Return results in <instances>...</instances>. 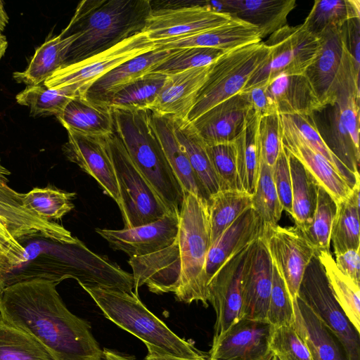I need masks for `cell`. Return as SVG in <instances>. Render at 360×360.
I'll return each instance as SVG.
<instances>
[{
  "label": "cell",
  "instance_id": "cell-1",
  "mask_svg": "<svg viewBox=\"0 0 360 360\" xmlns=\"http://www.w3.org/2000/svg\"><path fill=\"white\" fill-rule=\"evenodd\" d=\"M36 277L0 286V315L34 337L55 360H101L90 323L72 314L56 286Z\"/></svg>",
  "mask_w": 360,
  "mask_h": 360
},
{
  "label": "cell",
  "instance_id": "cell-2",
  "mask_svg": "<svg viewBox=\"0 0 360 360\" xmlns=\"http://www.w3.org/2000/svg\"><path fill=\"white\" fill-rule=\"evenodd\" d=\"M152 10L148 0H84L64 36L76 35L66 55L67 66L106 51L143 32Z\"/></svg>",
  "mask_w": 360,
  "mask_h": 360
},
{
  "label": "cell",
  "instance_id": "cell-3",
  "mask_svg": "<svg viewBox=\"0 0 360 360\" xmlns=\"http://www.w3.org/2000/svg\"><path fill=\"white\" fill-rule=\"evenodd\" d=\"M114 131L132 162L170 213L179 215L184 191L174 175L153 126L151 110L112 109Z\"/></svg>",
  "mask_w": 360,
  "mask_h": 360
},
{
  "label": "cell",
  "instance_id": "cell-4",
  "mask_svg": "<svg viewBox=\"0 0 360 360\" xmlns=\"http://www.w3.org/2000/svg\"><path fill=\"white\" fill-rule=\"evenodd\" d=\"M81 287L108 319L141 340L146 346L148 354L184 360H200L207 356L171 330L134 292Z\"/></svg>",
  "mask_w": 360,
  "mask_h": 360
},
{
  "label": "cell",
  "instance_id": "cell-5",
  "mask_svg": "<svg viewBox=\"0 0 360 360\" xmlns=\"http://www.w3.org/2000/svg\"><path fill=\"white\" fill-rule=\"evenodd\" d=\"M176 239L181 271L179 285L174 294L178 301L187 304L200 302L207 307L205 276L206 257L210 247L207 202L189 193H184Z\"/></svg>",
  "mask_w": 360,
  "mask_h": 360
},
{
  "label": "cell",
  "instance_id": "cell-6",
  "mask_svg": "<svg viewBox=\"0 0 360 360\" xmlns=\"http://www.w3.org/2000/svg\"><path fill=\"white\" fill-rule=\"evenodd\" d=\"M10 175L0 158V250L11 268L27 260L22 241L37 238L54 243H74L75 236L63 225L44 219L24 206L23 193L8 185Z\"/></svg>",
  "mask_w": 360,
  "mask_h": 360
},
{
  "label": "cell",
  "instance_id": "cell-7",
  "mask_svg": "<svg viewBox=\"0 0 360 360\" xmlns=\"http://www.w3.org/2000/svg\"><path fill=\"white\" fill-rule=\"evenodd\" d=\"M359 96L354 84L339 86L333 101L312 114L328 148L356 176H359Z\"/></svg>",
  "mask_w": 360,
  "mask_h": 360
},
{
  "label": "cell",
  "instance_id": "cell-8",
  "mask_svg": "<svg viewBox=\"0 0 360 360\" xmlns=\"http://www.w3.org/2000/svg\"><path fill=\"white\" fill-rule=\"evenodd\" d=\"M269 53V47L263 41L224 53L210 65L187 120L193 122L214 105L242 91Z\"/></svg>",
  "mask_w": 360,
  "mask_h": 360
},
{
  "label": "cell",
  "instance_id": "cell-9",
  "mask_svg": "<svg viewBox=\"0 0 360 360\" xmlns=\"http://www.w3.org/2000/svg\"><path fill=\"white\" fill-rule=\"evenodd\" d=\"M120 194L124 229L155 221L170 212L135 166L115 131L105 137Z\"/></svg>",
  "mask_w": 360,
  "mask_h": 360
},
{
  "label": "cell",
  "instance_id": "cell-10",
  "mask_svg": "<svg viewBox=\"0 0 360 360\" xmlns=\"http://www.w3.org/2000/svg\"><path fill=\"white\" fill-rule=\"evenodd\" d=\"M269 47L266 60L251 75L243 91L260 83H269L280 75H302L314 60L319 38L302 24L288 25L271 34L264 42Z\"/></svg>",
  "mask_w": 360,
  "mask_h": 360
},
{
  "label": "cell",
  "instance_id": "cell-11",
  "mask_svg": "<svg viewBox=\"0 0 360 360\" xmlns=\"http://www.w3.org/2000/svg\"><path fill=\"white\" fill-rule=\"evenodd\" d=\"M297 297L339 338L347 359L360 360V333L336 300L316 252L304 271Z\"/></svg>",
  "mask_w": 360,
  "mask_h": 360
},
{
  "label": "cell",
  "instance_id": "cell-12",
  "mask_svg": "<svg viewBox=\"0 0 360 360\" xmlns=\"http://www.w3.org/2000/svg\"><path fill=\"white\" fill-rule=\"evenodd\" d=\"M255 241L229 258L207 284V300L216 315L212 340L242 319L243 276Z\"/></svg>",
  "mask_w": 360,
  "mask_h": 360
},
{
  "label": "cell",
  "instance_id": "cell-13",
  "mask_svg": "<svg viewBox=\"0 0 360 360\" xmlns=\"http://www.w3.org/2000/svg\"><path fill=\"white\" fill-rule=\"evenodd\" d=\"M156 48L146 33L142 32L100 53L62 67L44 84L49 88H60L76 83H84L90 86L120 64Z\"/></svg>",
  "mask_w": 360,
  "mask_h": 360
},
{
  "label": "cell",
  "instance_id": "cell-14",
  "mask_svg": "<svg viewBox=\"0 0 360 360\" xmlns=\"http://www.w3.org/2000/svg\"><path fill=\"white\" fill-rule=\"evenodd\" d=\"M233 18L213 10L205 2L174 8H152L143 32L156 43L194 35L224 25Z\"/></svg>",
  "mask_w": 360,
  "mask_h": 360
},
{
  "label": "cell",
  "instance_id": "cell-15",
  "mask_svg": "<svg viewBox=\"0 0 360 360\" xmlns=\"http://www.w3.org/2000/svg\"><path fill=\"white\" fill-rule=\"evenodd\" d=\"M263 237L272 263L293 302L298 296L304 271L316 251L295 226H265Z\"/></svg>",
  "mask_w": 360,
  "mask_h": 360
},
{
  "label": "cell",
  "instance_id": "cell-16",
  "mask_svg": "<svg viewBox=\"0 0 360 360\" xmlns=\"http://www.w3.org/2000/svg\"><path fill=\"white\" fill-rule=\"evenodd\" d=\"M274 329L267 321L241 319L212 340L208 360H271Z\"/></svg>",
  "mask_w": 360,
  "mask_h": 360
},
{
  "label": "cell",
  "instance_id": "cell-17",
  "mask_svg": "<svg viewBox=\"0 0 360 360\" xmlns=\"http://www.w3.org/2000/svg\"><path fill=\"white\" fill-rule=\"evenodd\" d=\"M179 223V215L169 213L155 221L130 229L96 228L95 231L112 249L124 252L130 258L146 255L172 245L177 237Z\"/></svg>",
  "mask_w": 360,
  "mask_h": 360
},
{
  "label": "cell",
  "instance_id": "cell-18",
  "mask_svg": "<svg viewBox=\"0 0 360 360\" xmlns=\"http://www.w3.org/2000/svg\"><path fill=\"white\" fill-rule=\"evenodd\" d=\"M68 141L62 150L66 158L92 176L103 191L120 205L116 176L105 137L67 129Z\"/></svg>",
  "mask_w": 360,
  "mask_h": 360
},
{
  "label": "cell",
  "instance_id": "cell-19",
  "mask_svg": "<svg viewBox=\"0 0 360 360\" xmlns=\"http://www.w3.org/2000/svg\"><path fill=\"white\" fill-rule=\"evenodd\" d=\"M251 108L246 93L240 91L209 109L191 123L206 145L234 142L244 129Z\"/></svg>",
  "mask_w": 360,
  "mask_h": 360
},
{
  "label": "cell",
  "instance_id": "cell-20",
  "mask_svg": "<svg viewBox=\"0 0 360 360\" xmlns=\"http://www.w3.org/2000/svg\"><path fill=\"white\" fill-rule=\"evenodd\" d=\"M128 263L132 269L134 293L146 285L156 294L174 293L181 278V263L177 239L169 246L159 251L130 257Z\"/></svg>",
  "mask_w": 360,
  "mask_h": 360
},
{
  "label": "cell",
  "instance_id": "cell-21",
  "mask_svg": "<svg viewBox=\"0 0 360 360\" xmlns=\"http://www.w3.org/2000/svg\"><path fill=\"white\" fill-rule=\"evenodd\" d=\"M273 264L263 236L254 244L243 283L242 319L266 321Z\"/></svg>",
  "mask_w": 360,
  "mask_h": 360
},
{
  "label": "cell",
  "instance_id": "cell-22",
  "mask_svg": "<svg viewBox=\"0 0 360 360\" xmlns=\"http://www.w3.org/2000/svg\"><path fill=\"white\" fill-rule=\"evenodd\" d=\"M281 121L282 146L285 150L300 161L318 184L323 188L337 203L348 198L352 189L342 176L281 118Z\"/></svg>",
  "mask_w": 360,
  "mask_h": 360
},
{
  "label": "cell",
  "instance_id": "cell-23",
  "mask_svg": "<svg viewBox=\"0 0 360 360\" xmlns=\"http://www.w3.org/2000/svg\"><path fill=\"white\" fill-rule=\"evenodd\" d=\"M264 230L265 225L253 207L245 210L210 245L205 266L207 284L229 258L262 237Z\"/></svg>",
  "mask_w": 360,
  "mask_h": 360
},
{
  "label": "cell",
  "instance_id": "cell-24",
  "mask_svg": "<svg viewBox=\"0 0 360 360\" xmlns=\"http://www.w3.org/2000/svg\"><path fill=\"white\" fill-rule=\"evenodd\" d=\"M210 68V65L167 75L150 110L160 115L187 120Z\"/></svg>",
  "mask_w": 360,
  "mask_h": 360
},
{
  "label": "cell",
  "instance_id": "cell-25",
  "mask_svg": "<svg viewBox=\"0 0 360 360\" xmlns=\"http://www.w3.org/2000/svg\"><path fill=\"white\" fill-rule=\"evenodd\" d=\"M262 39V32L259 28L233 17L224 25L200 33L154 44L158 49L207 47L227 52L260 42Z\"/></svg>",
  "mask_w": 360,
  "mask_h": 360
},
{
  "label": "cell",
  "instance_id": "cell-26",
  "mask_svg": "<svg viewBox=\"0 0 360 360\" xmlns=\"http://www.w3.org/2000/svg\"><path fill=\"white\" fill-rule=\"evenodd\" d=\"M173 51L156 48L120 64L92 83L87 89L85 97L94 103L107 105L113 94L151 72Z\"/></svg>",
  "mask_w": 360,
  "mask_h": 360
},
{
  "label": "cell",
  "instance_id": "cell-27",
  "mask_svg": "<svg viewBox=\"0 0 360 360\" xmlns=\"http://www.w3.org/2000/svg\"><path fill=\"white\" fill-rule=\"evenodd\" d=\"M318 38L319 49L304 75L321 105H324L330 101L332 88L341 66L345 43L342 27L327 30Z\"/></svg>",
  "mask_w": 360,
  "mask_h": 360
},
{
  "label": "cell",
  "instance_id": "cell-28",
  "mask_svg": "<svg viewBox=\"0 0 360 360\" xmlns=\"http://www.w3.org/2000/svg\"><path fill=\"white\" fill-rule=\"evenodd\" d=\"M292 327L307 347L312 360H348L334 333L300 298L292 302Z\"/></svg>",
  "mask_w": 360,
  "mask_h": 360
},
{
  "label": "cell",
  "instance_id": "cell-29",
  "mask_svg": "<svg viewBox=\"0 0 360 360\" xmlns=\"http://www.w3.org/2000/svg\"><path fill=\"white\" fill-rule=\"evenodd\" d=\"M222 12L256 26L262 37L287 25L289 13L296 7L295 0H221Z\"/></svg>",
  "mask_w": 360,
  "mask_h": 360
},
{
  "label": "cell",
  "instance_id": "cell-30",
  "mask_svg": "<svg viewBox=\"0 0 360 360\" xmlns=\"http://www.w3.org/2000/svg\"><path fill=\"white\" fill-rule=\"evenodd\" d=\"M151 117L166 158L184 193L193 194L208 203L210 196L195 175L176 137L172 117L160 115L153 111Z\"/></svg>",
  "mask_w": 360,
  "mask_h": 360
},
{
  "label": "cell",
  "instance_id": "cell-31",
  "mask_svg": "<svg viewBox=\"0 0 360 360\" xmlns=\"http://www.w3.org/2000/svg\"><path fill=\"white\" fill-rule=\"evenodd\" d=\"M56 117L66 130L85 135L105 137L114 131L112 109L84 95L72 98Z\"/></svg>",
  "mask_w": 360,
  "mask_h": 360
},
{
  "label": "cell",
  "instance_id": "cell-32",
  "mask_svg": "<svg viewBox=\"0 0 360 360\" xmlns=\"http://www.w3.org/2000/svg\"><path fill=\"white\" fill-rule=\"evenodd\" d=\"M279 115H312L321 104L304 74L280 75L268 83Z\"/></svg>",
  "mask_w": 360,
  "mask_h": 360
},
{
  "label": "cell",
  "instance_id": "cell-33",
  "mask_svg": "<svg viewBox=\"0 0 360 360\" xmlns=\"http://www.w3.org/2000/svg\"><path fill=\"white\" fill-rule=\"evenodd\" d=\"M76 37V35L64 36L60 32L48 39L36 49L27 68L13 73L14 79L27 86L43 84L64 65L68 51Z\"/></svg>",
  "mask_w": 360,
  "mask_h": 360
},
{
  "label": "cell",
  "instance_id": "cell-34",
  "mask_svg": "<svg viewBox=\"0 0 360 360\" xmlns=\"http://www.w3.org/2000/svg\"><path fill=\"white\" fill-rule=\"evenodd\" d=\"M171 117L176 137L210 198L220 191V187L206 150V144L191 122L186 119Z\"/></svg>",
  "mask_w": 360,
  "mask_h": 360
},
{
  "label": "cell",
  "instance_id": "cell-35",
  "mask_svg": "<svg viewBox=\"0 0 360 360\" xmlns=\"http://www.w3.org/2000/svg\"><path fill=\"white\" fill-rule=\"evenodd\" d=\"M259 118L251 108L244 129L234 141L240 189L250 195L255 192L260 168L257 140Z\"/></svg>",
  "mask_w": 360,
  "mask_h": 360
},
{
  "label": "cell",
  "instance_id": "cell-36",
  "mask_svg": "<svg viewBox=\"0 0 360 360\" xmlns=\"http://www.w3.org/2000/svg\"><path fill=\"white\" fill-rule=\"evenodd\" d=\"M89 86L76 83L60 88H49L44 84L27 86L15 96L16 102L30 108L31 115H59L74 97L85 95Z\"/></svg>",
  "mask_w": 360,
  "mask_h": 360
},
{
  "label": "cell",
  "instance_id": "cell-37",
  "mask_svg": "<svg viewBox=\"0 0 360 360\" xmlns=\"http://www.w3.org/2000/svg\"><path fill=\"white\" fill-rule=\"evenodd\" d=\"M287 153L292 180L291 216L295 221V226L303 232L312 222L316 208L319 185L300 161L288 151Z\"/></svg>",
  "mask_w": 360,
  "mask_h": 360
},
{
  "label": "cell",
  "instance_id": "cell-38",
  "mask_svg": "<svg viewBox=\"0 0 360 360\" xmlns=\"http://www.w3.org/2000/svg\"><path fill=\"white\" fill-rule=\"evenodd\" d=\"M316 254L336 300L351 323L360 333L359 284L339 270L330 251H316Z\"/></svg>",
  "mask_w": 360,
  "mask_h": 360
},
{
  "label": "cell",
  "instance_id": "cell-39",
  "mask_svg": "<svg viewBox=\"0 0 360 360\" xmlns=\"http://www.w3.org/2000/svg\"><path fill=\"white\" fill-rule=\"evenodd\" d=\"M359 184L354 187L348 198L337 203L330 231V242L335 255L351 249H360Z\"/></svg>",
  "mask_w": 360,
  "mask_h": 360
},
{
  "label": "cell",
  "instance_id": "cell-40",
  "mask_svg": "<svg viewBox=\"0 0 360 360\" xmlns=\"http://www.w3.org/2000/svg\"><path fill=\"white\" fill-rule=\"evenodd\" d=\"M252 195L238 190L220 191L207 203L210 245L247 209Z\"/></svg>",
  "mask_w": 360,
  "mask_h": 360
},
{
  "label": "cell",
  "instance_id": "cell-41",
  "mask_svg": "<svg viewBox=\"0 0 360 360\" xmlns=\"http://www.w3.org/2000/svg\"><path fill=\"white\" fill-rule=\"evenodd\" d=\"M354 18H360L359 0H319L314 1L302 25L318 37L327 30L342 27Z\"/></svg>",
  "mask_w": 360,
  "mask_h": 360
},
{
  "label": "cell",
  "instance_id": "cell-42",
  "mask_svg": "<svg viewBox=\"0 0 360 360\" xmlns=\"http://www.w3.org/2000/svg\"><path fill=\"white\" fill-rule=\"evenodd\" d=\"M167 75L150 72L116 92L107 105L112 109L151 110Z\"/></svg>",
  "mask_w": 360,
  "mask_h": 360
},
{
  "label": "cell",
  "instance_id": "cell-43",
  "mask_svg": "<svg viewBox=\"0 0 360 360\" xmlns=\"http://www.w3.org/2000/svg\"><path fill=\"white\" fill-rule=\"evenodd\" d=\"M0 360H55L34 337L0 315Z\"/></svg>",
  "mask_w": 360,
  "mask_h": 360
},
{
  "label": "cell",
  "instance_id": "cell-44",
  "mask_svg": "<svg viewBox=\"0 0 360 360\" xmlns=\"http://www.w3.org/2000/svg\"><path fill=\"white\" fill-rule=\"evenodd\" d=\"M76 193L67 192L52 186L35 187L23 193L24 206L48 221L61 219L74 207Z\"/></svg>",
  "mask_w": 360,
  "mask_h": 360
},
{
  "label": "cell",
  "instance_id": "cell-45",
  "mask_svg": "<svg viewBox=\"0 0 360 360\" xmlns=\"http://www.w3.org/2000/svg\"><path fill=\"white\" fill-rule=\"evenodd\" d=\"M281 118L312 148L322 155L342 176L352 189L360 183L359 176L352 173L328 148L318 131L312 115H282Z\"/></svg>",
  "mask_w": 360,
  "mask_h": 360
},
{
  "label": "cell",
  "instance_id": "cell-46",
  "mask_svg": "<svg viewBox=\"0 0 360 360\" xmlns=\"http://www.w3.org/2000/svg\"><path fill=\"white\" fill-rule=\"evenodd\" d=\"M338 204L321 186H319L316 208L310 226L301 233L315 251H330V231Z\"/></svg>",
  "mask_w": 360,
  "mask_h": 360
},
{
  "label": "cell",
  "instance_id": "cell-47",
  "mask_svg": "<svg viewBox=\"0 0 360 360\" xmlns=\"http://www.w3.org/2000/svg\"><path fill=\"white\" fill-rule=\"evenodd\" d=\"M252 206L265 226L278 224L283 212L272 178V167L260 160V168Z\"/></svg>",
  "mask_w": 360,
  "mask_h": 360
},
{
  "label": "cell",
  "instance_id": "cell-48",
  "mask_svg": "<svg viewBox=\"0 0 360 360\" xmlns=\"http://www.w3.org/2000/svg\"><path fill=\"white\" fill-rule=\"evenodd\" d=\"M224 51L207 47H188L173 52L151 72L171 75L213 63Z\"/></svg>",
  "mask_w": 360,
  "mask_h": 360
},
{
  "label": "cell",
  "instance_id": "cell-49",
  "mask_svg": "<svg viewBox=\"0 0 360 360\" xmlns=\"http://www.w3.org/2000/svg\"><path fill=\"white\" fill-rule=\"evenodd\" d=\"M206 150L218 179L220 191H240L234 142L206 145Z\"/></svg>",
  "mask_w": 360,
  "mask_h": 360
},
{
  "label": "cell",
  "instance_id": "cell-50",
  "mask_svg": "<svg viewBox=\"0 0 360 360\" xmlns=\"http://www.w3.org/2000/svg\"><path fill=\"white\" fill-rule=\"evenodd\" d=\"M266 321L274 328L292 326L294 322L292 301L290 297L283 278L274 264L272 285L266 313Z\"/></svg>",
  "mask_w": 360,
  "mask_h": 360
},
{
  "label": "cell",
  "instance_id": "cell-51",
  "mask_svg": "<svg viewBox=\"0 0 360 360\" xmlns=\"http://www.w3.org/2000/svg\"><path fill=\"white\" fill-rule=\"evenodd\" d=\"M257 140L260 160L273 167L282 148V126L279 114L259 118Z\"/></svg>",
  "mask_w": 360,
  "mask_h": 360
},
{
  "label": "cell",
  "instance_id": "cell-52",
  "mask_svg": "<svg viewBox=\"0 0 360 360\" xmlns=\"http://www.w3.org/2000/svg\"><path fill=\"white\" fill-rule=\"evenodd\" d=\"M270 347L273 355L278 360H312L307 347L292 326L274 328Z\"/></svg>",
  "mask_w": 360,
  "mask_h": 360
},
{
  "label": "cell",
  "instance_id": "cell-53",
  "mask_svg": "<svg viewBox=\"0 0 360 360\" xmlns=\"http://www.w3.org/2000/svg\"><path fill=\"white\" fill-rule=\"evenodd\" d=\"M274 184L283 210L292 214V191L288 154L283 147L272 167Z\"/></svg>",
  "mask_w": 360,
  "mask_h": 360
},
{
  "label": "cell",
  "instance_id": "cell-54",
  "mask_svg": "<svg viewBox=\"0 0 360 360\" xmlns=\"http://www.w3.org/2000/svg\"><path fill=\"white\" fill-rule=\"evenodd\" d=\"M242 91L246 93L252 108L259 117L278 113L268 83H260Z\"/></svg>",
  "mask_w": 360,
  "mask_h": 360
},
{
  "label": "cell",
  "instance_id": "cell-55",
  "mask_svg": "<svg viewBox=\"0 0 360 360\" xmlns=\"http://www.w3.org/2000/svg\"><path fill=\"white\" fill-rule=\"evenodd\" d=\"M345 48L354 62L357 72L360 70V18L348 20L342 27Z\"/></svg>",
  "mask_w": 360,
  "mask_h": 360
},
{
  "label": "cell",
  "instance_id": "cell-56",
  "mask_svg": "<svg viewBox=\"0 0 360 360\" xmlns=\"http://www.w3.org/2000/svg\"><path fill=\"white\" fill-rule=\"evenodd\" d=\"M360 249H351L335 254V262L339 270L356 283H360Z\"/></svg>",
  "mask_w": 360,
  "mask_h": 360
},
{
  "label": "cell",
  "instance_id": "cell-57",
  "mask_svg": "<svg viewBox=\"0 0 360 360\" xmlns=\"http://www.w3.org/2000/svg\"><path fill=\"white\" fill-rule=\"evenodd\" d=\"M103 351L104 358L106 360H146V359H137L132 356H125L106 348L103 349Z\"/></svg>",
  "mask_w": 360,
  "mask_h": 360
},
{
  "label": "cell",
  "instance_id": "cell-58",
  "mask_svg": "<svg viewBox=\"0 0 360 360\" xmlns=\"http://www.w3.org/2000/svg\"><path fill=\"white\" fill-rule=\"evenodd\" d=\"M8 15L4 8V1L0 0V34L4 30L8 22Z\"/></svg>",
  "mask_w": 360,
  "mask_h": 360
},
{
  "label": "cell",
  "instance_id": "cell-59",
  "mask_svg": "<svg viewBox=\"0 0 360 360\" xmlns=\"http://www.w3.org/2000/svg\"><path fill=\"white\" fill-rule=\"evenodd\" d=\"M8 47V41L5 35L0 34V60L4 56Z\"/></svg>",
  "mask_w": 360,
  "mask_h": 360
},
{
  "label": "cell",
  "instance_id": "cell-60",
  "mask_svg": "<svg viewBox=\"0 0 360 360\" xmlns=\"http://www.w3.org/2000/svg\"><path fill=\"white\" fill-rule=\"evenodd\" d=\"M146 360H179L176 359H169L156 354H148L145 358Z\"/></svg>",
  "mask_w": 360,
  "mask_h": 360
},
{
  "label": "cell",
  "instance_id": "cell-61",
  "mask_svg": "<svg viewBox=\"0 0 360 360\" xmlns=\"http://www.w3.org/2000/svg\"><path fill=\"white\" fill-rule=\"evenodd\" d=\"M179 360H184V359H179ZM200 360H208V356L207 355L206 356H205L204 358L200 359Z\"/></svg>",
  "mask_w": 360,
  "mask_h": 360
},
{
  "label": "cell",
  "instance_id": "cell-62",
  "mask_svg": "<svg viewBox=\"0 0 360 360\" xmlns=\"http://www.w3.org/2000/svg\"><path fill=\"white\" fill-rule=\"evenodd\" d=\"M271 360H278V359L276 356L273 355Z\"/></svg>",
  "mask_w": 360,
  "mask_h": 360
},
{
  "label": "cell",
  "instance_id": "cell-63",
  "mask_svg": "<svg viewBox=\"0 0 360 360\" xmlns=\"http://www.w3.org/2000/svg\"><path fill=\"white\" fill-rule=\"evenodd\" d=\"M101 360H106L105 358L102 359Z\"/></svg>",
  "mask_w": 360,
  "mask_h": 360
}]
</instances>
